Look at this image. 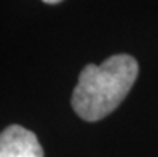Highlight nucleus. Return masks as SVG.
<instances>
[{"mask_svg":"<svg viewBox=\"0 0 158 157\" xmlns=\"http://www.w3.org/2000/svg\"><path fill=\"white\" fill-rule=\"evenodd\" d=\"M45 3H50V5H54V3H59V2H62V0H43Z\"/></svg>","mask_w":158,"mask_h":157,"instance_id":"obj_3","label":"nucleus"},{"mask_svg":"<svg viewBox=\"0 0 158 157\" xmlns=\"http://www.w3.org/2000/svg\"><path fill=\"white\" fill-rule=\"evenodd\" d=\"M137 74L139 64L129 55H114L99 66H85L72 93L75 114L86 122L107 117L126 98Z\"/></svg>","mask_w":158,"mask_h":157,"instance_id":"obj_1","label":"nucleus"},{"mask_svg":"<svg viewBox=\"0 0 158 157\" xmlns=\"http://www.w3.org/2000/svg\"><path fill=\"white\" fill-rule=\"evenodd\" d=\"M0 157H43V149L35 133L15 124L0 132Z\"/></svg>","mask_w":158,"mask_h":157,"instance_id":"obj_2","label":"nucleus"}]
</instances>
